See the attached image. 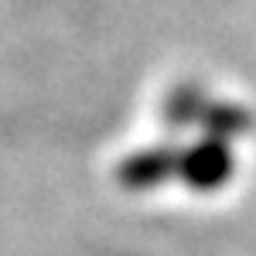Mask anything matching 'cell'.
I'll return each mask as SVG.
<instances>
[{"label": "cell", "mask_w": 256, "mask_h": 256, "mask_svg": "<svg viewBox=\"0 0 256 256\" xmlns=\"http://www.w3.org/2000/svg\"><path fill=\"white\" fill-rule=\"evenodd\" d=\"M208 102H212V99L205 96V89L184 82V86L171 89V96L164 102V120H168V126H178V130H181V126H192V123L202 126V116H205Z\"/></svg>", "instance_id": "3957f363"}, {"label": "cell", "mask_w": 256, "mask_h": 256, "mask_svg": "<svg viewBox=\"0 0 256 256\" xmlns=\"http://www.w3.org/2000/svg\"><path fill=\"white\" fill-rule=\"evenodd\" d=\"M236 174V150L222 137H198L178 154V181L198 195L222 192Z\"/></svg>", "instance_id": "6da1fadb"}, {"label": "cell", "mask_w": 256, "mask_h": 256, "mask_svg": "<svg viewBox=\"0 0 256 256\" xmlns=\"http://www.w3.org/2000/svg\"><path fill=\"white\" fill-rule=\"evenodd\" d=\"M178 154L181 147H140L116 164V184L126 192H150L168 181H178Z\"/></svg>", "instance_id": "7a4b0ae2"}, {"label": "cell", "mask_w": 256, "mask_h": 256, "mask_svg": "<svg viewBox=\"0 0 256 256\" xmlns=\"http://www.w3.org/2000/svg\"><path fill=\"white\" fill-rule=\"evenodd\" d=\"M250 126H253V116L239 102H218V99H212L208 110H205V116H202V130L208 137H222V140L242 137Z\"/></svg>", "instance_id": "277c9868"}]
</instances>
